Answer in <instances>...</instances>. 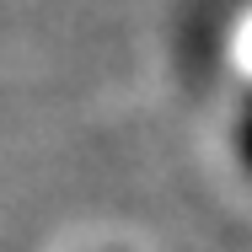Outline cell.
Here are the masks:
<instances>
[{"label": "cell", "mask_w": 252, "mask_h": 252, "mask_svg": "<svg viewBox=\"0 0 252 252\" xmlns=\"http://www.w3.org/2000/svg\"><path fill=\"white\" fill-rule=\"evenodd\" d=\"M231 145H236V161H242V172L252 177V97L242 102V113H236V129H231Z\"/></svg>", "instance_id": "6da1fadb"}]
</instances>
